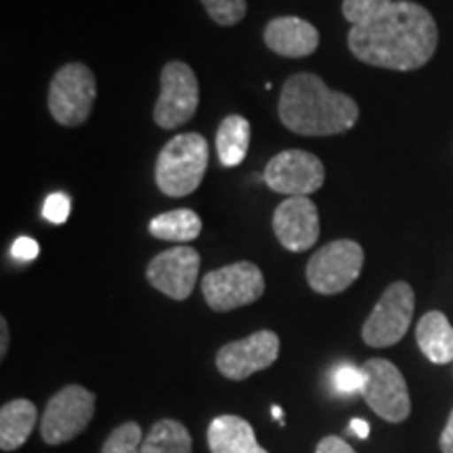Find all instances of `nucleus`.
Instances as JSON below:
<instances>
[{
	"label": "nucleus",
	"mask_w": 453,
	"mask_h": 453,
	"mask_svg": "<svg viewBox=\"0 0 453 453\" xmlns=\"http://www.w3.org/2000/svg\"><path fill=\"white\" fill-rule=\"evenodd\" d=\"M437 44L434 17L410 0H396L376 19L349 32V49L357 59L395 72L420 70L433 59Z\"/></svg>",
	"instance_id": "1"
},
{
	"label": "nucleus",
	"mask_w": 453,
	"mask_h": 453,
	"mask_svg": "<svg viewBox=\"0 0 453 453\" xmlns=\"http://www.w3.org/2000/svg\"><path fill=\"white\" fill-rule=\"evenodd\" d=\"M280 120L303 137L347 133L359 120V105L349 95L332 90L317 73L300 72L288 78L280 95Z\"/></svg>",
	"instance_id": "2"
},
{
	"label": "nucleus",
	"mask_w": 453,
	"mask_h": 453,
	"mask_svg": "<svg viewBox=\"0 0 453 453\" xmlns=\"http://www.w3.org/2000/svg\"><path fill=\"white\" fill-rule=\"evenodd\" d=\"M208 170V141L197 133L177 134L156 162V185L168 197H187L202 185Z\"/></svg>",
	"instance_id": "3"
},
{
	"label": "nucleus",
	"mask_w": 453,
	"mask_h": 453,
	"mask_svg": "<svg viewBox=\"0 0 453 453\" xmlns=\"http://www.w3.org/2000/svg\"><path fill=\"white\" fill-rule=\"evenodd\" d=\"M97 78L84 64H67L55 73L49 87V111L57 124L76 128L90 118Z\"/></svg>",
	"instance_id": "4"
},
{
	"label": "nucleus",
	"mask_w": 453,
	"mask_h": 453,
	"mask_svg": "<svg viewBox=\"0 0 453 453\" xmlns=\"http://www.w3.org/2000/svg\"><path fill=\"white\" fill-rule=\"evenodd\" d=\"M97 396L81 384H67L50 396L41 418V437L47 445H61L88 428Z\"/></svg>",
	"instance_id": "5"
},
{
	"label": "nucleus",
	"mask_w": 453,
	"mask_h": 453,
	"mask_svg": "<svg viewBox=\"0 0 453 453\" xmlns=\"http://www.w3.org/2000/svg\"><path fill=\"white\" fill-rule=\"evenodd\" d=\"M202 294L206 304L217 313H229L257 303L265 294V277L250 260L226 265L203 275Z\"/></svg>",
	"instance_id": "6"
},
{
	"label": "nucleus",
	"mask_w": 453,
	"mask_h": 453,
	"mask_svg": "<svg viewBox=\"0 0 453 453\" xmlns=\"http://www.w3.org/2000/svg\"><path fill=\"white\" fill-rule=\"evenodd\" d=\"M364 248L353 240H336L317 250L307 263L311 290L324 296L344 292L353 286L364 269Z\"/></svg>",
	"instance_id": "7"
},
{
	"label": "nucleus",
	"mask_w": 453,
	"mask_h": 453,
	"mask_svg": "<svg viewBox=\"0 0 453 453\" xmlns=\"http://www.w3.org/2000/svg\"><path fill=\"white\" fill-rule=\"evenodd\" d=\"M413 309L416 296L410 283H390L361 327L364 342L373 349H387L403 340L411 326Z\"/></svg>",
	"instance_id": "8"
},
{
	"label": "nucleus",
	"mask_w": 453,
	"mask_h": 453,
	"mask_svg": "<svg viewBox=\"0 0 453 453\" xmlns=\"http://www.w3.org/2000/svg\"><path fill=\"white\" fill-rule=\"evenodd\" d=\"M364 399L378 418L390 424L405 422L411 413L407 382L399 367L387 359H367L364 365Z\"/></svg>",
	"instance_id": "9"
},
{
	"label": "nucleus",
	"mask_w": 453,
	"mask_h": 453,
	"mask_svg": "<svg viewBox=\"0 0 453 453\" xmlns=\"http://www.w3.org/2000/svg\"><path fill=\"white\" fill-rule=\"evenodd\" d=\"M200 104V84L194 70L183 61L164 65L160 78V97L154 107V122L164 130L183 127L196 116Z\"/></svg>",
	"instance_id": "10"
},
{
	"label": "nucleus",
	"mask_w": 453,
	"mask_h": 453,
	"mask_svg": "<svg viewBox=\"0 0 453 453\" xmlns=\"http://www.w3.org/2000/svg\"><path fill=\"white\" fill-rule=\"evenodd\" d=\"M269 189L281 196H311L326 180L324 162L304 150H286L271 157L263 174Z\"/></svg>",
	"instance_id": "11"
},
{
	"label": "nucleus",
	"mask_w": 453,
	"mask_h": 453,
	"mask_svg": "<svg viewBox=\"0 0 453 453\" xmlns=\"http://www.w3.org/2000/svg\"><path fill=\"white\" fill-rule=\"evenodd\" d=\"M280 357V336L271 330H258L248 338L225 344L217 353V370L226 380L242 382L252 373L271 367Z\"/></svg>",
	"instance_id": "12"
},
{
	"label": "nucleus",
	"mask_w": 453,
	"mask_h": 453,
	"mask_svg": "<svg viewBox=\"0 0 453 453\" xmlns=\"http://www.w3.org/2000/svg\"><path fill=\"white\" fill-rule=\"evenodd\" d=\"M147 281L173 300H187L200 275V252L191 246L170 248L147 265Z\"/></svg>",
	"instance_id": "13"
},
{
	"label": "nucleus",
	"mask_w": 453,
	"mask_h": 453,
	"mask_svg": "<svg viewBox=\"0 0 453 453\" xmlns=\"http://www.w3.org/2000/svg\"><path fill=\"white\" fill-rule=\"evenodd\" d=\"M275 237L286 250L304 252L319 240V212L309 196L286 197L273 212Z\"/></svg>",
	"instance_id": "14"
},
{
	"label": "nucleus",
	"mask_w": 453,
	"mask_h": 453,
	"mask_svg": "<svg viewBox=\"0 0 453 453\" xmlns=\"http://www.w3.org/2000/svg\"><path fill=\"white\" fill-rule=\"evenodd\" d=\"M265 44L281 57H300L313 55L319 47V32L313 24L300 19V17L286 15L275 17L265 26Z\"/></svg>",
	"instance_id": "15"
},
{
	"label": "nucleus",
	"mask_w": 453,
	"mask_h": 453,
	"mask_svg": "<svg viewBox=\"0 0 453 453\" xmlns=\"http://www.w3.org/2000/svg\"><path fill=\"white\" fill-rule=\"evenodd\" d=\"M208 447L212 453H269L258 445L250 422L240 416H219L208 426Z\"/></svg>",
	"instance_id": "16"
},
{
	"label": "nucleus",
	"mask_w": 453,
	"mask_h": 453,
	"mask_svg": "<svg viewBox=\"0 0 453 453\" xmlns=\"http://www.w3.org/2000/svg\"><path fill=\"white\" fill-rule=\"evenodd\" d=\"M416 340L424 357L433 364L445 365L453 361V327L441 311H428L418 321Z\"/></svg>",
	"instance_id": "17"
},
{
	"label": "nucleus",
	"mask_w": 453,
	"mask_h": 453,
	"mask_svg": "<svg viewBox=\"0 0 453 453\" xmlns=\"http://www.w3.org/2000/svg\"><path fill=\"white\" fill-rule=\"evenodd\" d=\"M38 422V407L27 399H13L0 407V449L15 451L30 439Z\"/></svg>",
	"instance_id": "18"
},
{
	"label": "nucleus",
	"mask_w": 453,
	"mask_h": 453,
	"mask_svg": "<svg viewBox=\"0 0 453 453\" xmlns=\"http://www.w3.org/2000/svg\"><path fill=\"white\" fill-rule=\"evenodd\" d=\"M248 147H250V122L240 113H231L217 130L219 162L225 168L237 166L246 160Z\"/></svg>",
	"instance_id": "19"
},
{
	"label": "nucleus",
	"mask_w": 453,
	"mask_h": 453,
	"mask_svg": "<svg viewBox=\"0 0 453 453\" xmlns=\"http://www.w3.org/2000/svg\"><path fill=\"white\" fill-rule=\"evenodd\" d=\"M150 234L164 242H194L202 234V219L189 208L168 211L150 220Z\"/></svg>",
	"instance_id": "20"
},
{
	"label": "nucleus",
	"mask_w": 453,
	"mask_h": 453,
	"mask_svg": "<svg viewBox=\"0 0 453 453\" xmlns=\"http://www.w3.org/2000/svg\"><path fill=\"white\" fill-rule=\"evenodd\" d=\"M191 434L185 428V424L177 420H160L151 426L145 434L141 453H191Z\"/></svg>",
	"instance_id": "21"
},
{
	"label": "nucleus",
	"mask_w": 453,
	"mask_h": 453,
	"mask_svg": "<svg viewBox=\"0 0 453 453\" xmlns=\"http://www.w3.org/2000/svg\"><path fill=\"white\" fill-rule=\"evenodd\" d=\"M143 445V430L137 422H124L113 428L105 439L101 453H141Z\"/></svg>",
	"instance_id": "22"
},
{
	"label": "nucleus",
	"mask_w": 453,
	"mask_h": 453,
	"mask_svg": "<svg viewBox=\"0 0 453 453\" xmlns=\"http://www.w3.org/2000/svg\"><path fill=\"white\" fill-rule=\"evenodd\" d=\"M200 3L214 24L223 27L240 24L248 11L246 0H200Z\"/></svg>",
	"instance_id": "23"
},
{
	"label": "nucleus",
	"mask_w": 453,
	"mask_h": 453,
	"mask_svg": "<svg viewBox=\"0 0 453 453\" xmlns=\"http://www.w3.org/2000/svg\"><path fill=\"white\" fill-rule=\"evenodd\" d=\"M395 0H342V15L349 24L364 26L376 19Z\"/></svg>",
	"instance_id": "24"
},
{
	"label": "nucleus",
	"mask_w": 453,
	"mask_h": 453,
	"mask_svg": "<svg viewBox=\"0 0 453 453\" xmlns=\"http://www.w3.org/2000/svg\"><path fill=\"white\" fill-rule=\"evenodd\" d=\"M364 382H365V376L361 367L342 364L332 372V387L338 395L364 393Z\"/></svg>",
	"instance_id": "25"
},
{
	"label": "nucleus",
	"mask_w": 453,
	"mask_h": 453,
	"mask_svg": "<svg viewBox=\"0 0 453 453\" xmlns=\"http://www.w3.org/2000/svg\"><path fill=\"white\" fill-rule=\"evenodd\" d=\"M72 202L65 194H50L47 200H44L42 206V217L53 225L65 223L67 217H70Z\"/></svg>",
	"instance_id": "26"
},
{
	"label": "nucleus",
	"mask_w": 453,
	"mask_h": 453,
	"mask_svg": "<svg viewBox=\"0 0 453 453\" xmlns=\"http://www.w3.org/2000/svg\"><path fill=\"white\" fill-rule=\"evenodd\" d=\"M38 252H41V248H38V242L32 240V237H17L13 246H11V257L19 260V263H30V260L38 257Z\"/></svg>",
	"instance_id": "27"
},
{
	"label": "nucleus",
	"mask_w": 453,
	"mask_h": 453,
	"mask_svg": "<svg viewBox=\"0 0 453 453\" xmlns=\"http://www.w3.org/2000/svg\"><path fill=\"white\" fill-rule=\"evenodd\" d=\"M315 453H357V451L342 437H334V434H330V437H324L319 443H317Z\"/></svg>",
	"instance_id": "28"
},
{
	"label": "nucleus",
	"mask_w": 453,
	"mask_h": 453,
	"mask_svg": "<svg viewBox=\"0 0 453 453\" xmlns=\"http://www.w3.org/2000/svg\"><path fill=\"white\" fill-rule=\"evenodd\" d=\"M439 445L443 453H453V410L449 413V420H447L445 428H443V434H441Z\"/></svg>",
	"instance_id": "29"
},
{
	"label": "nucleus",
	"mask_w": 453,
	"mask_h": 453,
	"mask_svg": "<svg viewBox=\"0 0 453 453\" xmlns=\"http://www.w3.org/2000/svg\"><path fill=\"white\" fill-rule=\"evenodd\" d=\"M349 434H353L357 439H367L370 437V424L361 420V418H355V420H350L349 424Z\"/></svg>",
	"instance_id": "30"
},
{
	"label": "nucleus",
	"mask_w": 453,
	"mask_h": 453,
	"mask_svg": "<svg viewBox=\"0 0 453 453\" xmlns=\"http://www.w3.org/2000/svg\"><path fill=\"white\" fill-rule=\"evenodd\" d=\"M7 350H9V324L3 317V319H0V359L7 357Z\"/></svg>",
	"instance_id": "31"
},
{
	"label": "nucleus",
	"mask_w": 453,
	"mask_h": 453,
	"mask_svg": "<svg viewBox=\"0 0 453 453\" xmlns=\"http://www.w3.org/2000/svg\"><path fill=\"white\" fill-rule=\"evenodd\" d=\"M271 413H273V418L277 422H280V426H283V420H281V416H283V411H281V407H277V405H273L271 407Z\"/></svg>",
	"instance_id": "32"
}]
</instances>
